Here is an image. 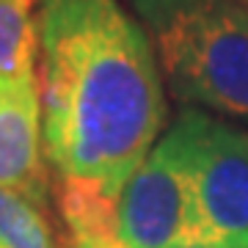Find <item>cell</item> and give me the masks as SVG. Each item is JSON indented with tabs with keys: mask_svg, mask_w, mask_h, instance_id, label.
Wrapping results in <instances>:
<instances>
[{
	"mask_svg": "<svg viewBox=\"0 0 248 248\" xmlns=\"http://www.w3.org/2000/svg\"><path fill=\"white\" fill-rule=\"evenodd\" d=\"M0 246L3 248H69L47 210L0 187Z\"/></svg>",
	"mask_w": 248,
	"mask_h": 248,
	"instance_id": "obj_8",
	"label": "cell"
},
{
	"mask_svg": "<svg viewBox=\"0 0 248 248\" xmlns=\"http://www.w3.org/2000/svg\"><path fill=\"white\" fill-rule=\"evenodd\" d=\"M0 187L47 210L53 179L42 141L36 78L0 80Z\"/></svg>",
	"mask_w": 248,
	"mask_h": 248,
	"instance_id": "obj_5",
	"label": "cell"
},
{
	"mask_svg": "<svg viewBox=\"0 0 248 248\" xmlns=\"http://www.w3.org/2000/svg\"><path fill=\"white\" fill-rule=\"evenodd\" d=\"M0 248H3V246H0Z\"/></svg>",
	"mask_w": 248,
	"mask_h": 248,
	"instance_id": "obj_10",
	"label": "cell"
},
{
	"mask_svg": "<svg viewBox=\"0 0 248 248\" xmlns=\"http://www.w3.org/2000/svg\"><path fill=\"white\" fill-rule=\"evenodd\" d=\"M39 3L42 0H0V80L36 78Z\"/></svg>",
	"mask_w": 248,
	"mask_h": 248,
	"instance_id": "obj_7",
	"label": "cell"
},
{
	"mask_svg": "<svg viewBox=\"0 0 248 248\" xmlns=\"http://www.w3.org/2000/svg\"><path fill=\"white\" fill-rule=\"evenodd\" d=\"M36 83L53 174L122 196L169 119L143 25L119 0H42Z\"/></svg>",
	"mask_w": 248,
	"mask_h": 248,
	"instance_id": "obj_1",
	"label": "cell"
},
{
	"mask_svg": "<svg viewBox=\"0 0 248 248\" xmlns=\"http://www.w3.org/2000/svg\"><path fill=\"white\" fill-rule=\"evenodd\" d=\"M130 6L182 105L248 119V6L234 0H130Z\"/></svg>",
	"mask_w": 248,
	"mask_h": 248,
	"instance_id": "obj_2",
	"label": "cell"
},
{
	"mask_svg": "<svg viewBox=\"0 0 248 248\" xmlns=\"http://www.w3.org/2000/svg\"><path fill=\"white\" fill-rule=\"evenodd\" d=\"M187 202V152L171 124L119 196L124 248H190Z\"/></svg>",
	"mask_w": 248,
	"mask_h": 248,
	"instance_id": "obj_4",
	"label": "cell"
},
{
	"mask_svg": "<svg viewBox=\"0 0 248 248\" xmlns=\"http://www.w3.org/2000/svg\"><path fill=\"white\" fill-rule=\"evenodd\" d=\"M234 3H243V6H248V0H234Z\"/></svg>",
	"mask_w": 248,
	"mask_h": 248,
	"instance_id": "obj_9",
	"label": "cell"
},
{
	"mask_svg": "<svg viewBox=\"0 0 248 248\" xmlns=\"http://www.w3.org/2000/svg\"><path fill=\"white\" fill-rule=\"evenodd\" d=\"M53 193L69 248H124L119 232V196L78 177H55Z\"/></svg>",
	"mask_w": 248,
	"mask_h": 248,
	"instance_id": "obj_6",
	"label": "cell"
},
{
	"mask_svg": "<svg viewBox=\"0 0 248 248\" xmlns=\"http://www.w3.org/2000/svg\"><path fill=\"white\" fill-rule=\"evenodd\" d=\"M190 248H248V130L182 108Z\"/></svg>",
	"mask_w": 248,
	"mask_h": 248,
	"instance_id": "obj_3",
	"label": "cell"
}]
</instances>
